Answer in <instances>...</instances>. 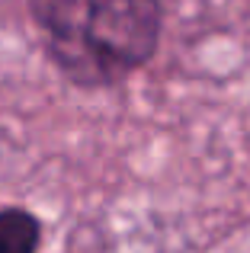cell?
I'll use <instances>...</instances> for the list:
<instances>
[{
  "mask_svg": "<svg viewBox=\"0 0 250 253\" xmlns=\"http://www.w3.org/2000/svg\"><path fill=\"white\" fill-rule=\"evenodd\" d=\"M45 55L71 84H122L154 58L164 32L161 0H29Z\"/></svg>",
  "mask_w": 250,
  "mask_h": 253,
  "instance_id": "1",
  "label": "cell"
},
{
  "mask_svg": "<svg viewBox=\"0 0 250 253\" xmlns=\"http://www.w3.org/2000/svg\"><path fill=\"white\" fill-rule=\"evenodd\" d=\"M42 244V224L26 209L0 211V253H36Z\"/></svg>",
  "mask_w": 250,
  "mask_h": 253,
  "instance_id": "2",
  "label": "cell"
}]
</instances>
